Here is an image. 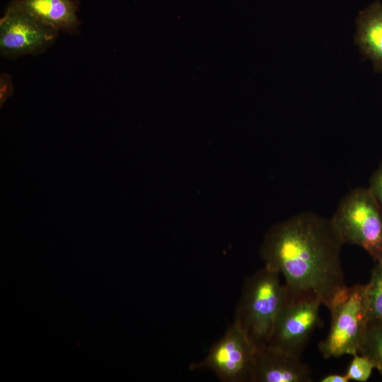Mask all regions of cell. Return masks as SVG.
Instances as JSON below:
<instances>
[{"instance_id":"4","label":"cell","mask_w":382,"mask_h":382,"mask_svg":"<svg viewBox=\"0 0 382 382\" xmlns=\"http://www.w3.org/2000/svg\"><path fill=\"white\" fill-rule=\"evenodd\" d=\"M331 220L344 244L362 248L374 262L382 259V209L368 187L347 194Z\"/></svg>"},{"instance_id":"1","label":"cell","mask_w":382,"mask_h":382,"mask_svg":"<svg viewBox=\"0 0 382 382\" xmlns=\"http://www.w3.org/2000/svg\"><path fill=\"white\" fill-rule=\"evenodd\" d=\"M344 243L331 219L302 212L272 226L260 249L265 267L278 272L291 295L312 294L328 307L346 286Z\"/></svg>"},{"instance_id":"9","label":"cell","mask_w":382,"mask_h":382,"mask_svg":"<svg viewBox=\"0 0 382 382\" xmlns=\"http://www.w3.org/2000/svg\"><path fill=\"white\" fill-rule=\"evenodd\" d=\"M356 27L354 42L361 54L375 71L382 72V4L376 1L360 11Z\"/></svg>"},{"instance_id":"14","label":"cell","mask_w":382,"mask_h":382,"mask_svg":"<svg viewBox=\"0 0 382 382\" xmlns=\"http://www.w3.org/2000/svg\"><path fill=\"white\" fill-rule=\"evenodd\" d=\"M368 188L382 209V160L372 173Z\"/></svg>"},{"instance_id":"12","label":"cell","mask_w":382,"mask_h":382,"mask_svg":"<svg viewBox=\"0 0 382 382\" xmlns=\"http://www.w3.org/2000/svg\"><path fill=\"white\" fill-rule=\"evenodd\" d=\"M359 354L369 357L382 375V322L368 323Z\"/></svg>"},{"instance_id":"3","label":"cell","mask_w":382,"mask_h":382,"mask_svg":"<svg viewBox=\"0 0 382 382\" xmlns=\"http://www.w3.org/2000/svg\"><path fill=\"white\" fill-rule=\"evenodd\" d=\"M328 308L330 330L318 344L323 357L359 354L368 325L366 284L346 285L335 295Z\"/></svg>"},{"instance_id":"13","label":"cell","mask_w":382,"mask_h":382,"mask_svg":"<svg viewBox=\"0 0 382 382\" xmlns=\"http://www.w3.org/2000/svg\"><path fill=\"white\" fill-rule=\"evenodd\" d=\"M345 373L348 378L354 381L365 382L370 378L373 369H376L374 363L367 357L357 354L352 356Z\"/></svg>"},{"instance_id":"6","label":"cell","mask_w":382,"mask_h":382,"mask_svg":"<svg viewBox=\"0 0 382 382\" xmlns=\"http://www.w3.org/2000/svg\"><path fill=\"white\" fill-rule=\"evenodd\" d=\"M257 347L233 322L210 347L207 356L190 366L209 370L222 382H251Z\"/></svg>"},{"instance_id":"8","label":"cell","mask_w":382,"mask_h":382,"mask_svg":"<svg viewBox=\"0 0 382 382\" xmlns=\"http://www.w3.org/2000/svg\"><path fill=\"white\" fill-rule=\"evenodd\" d=\"M311 381V369L300 357L267 345L257 347L251 382Z\"/></svg>"},{"instance_id":"11","label":"cell","mask_w":382,"mask_h":382,"mask_svg":"<svg viewBox=\"0 0 382 382\" xmlns=\"http://www.w3.org/2000/svg\"><path fill=\"white\" fill-rule=\"evenodd\" d=\"M366 284L368 323L382 322V259L374 262Z\"/></svg>"},{"instance_id":"15","label":"cell","mask_w":382,"mask_h":382,"mask_svg":"<svg viewBox=\"0 0 382 382\" xmlns=\"http://www.w3.org/2000/svg\"><path fill=\"white\" fill-rule=\"evenodd\" d=\"M320 382H348L349 379L346 374H330L322 377Z\"/></svg>"},{"instance_id":"10","label":"cell","mask_w":382,"mask_h":382,"mask_svg":"<svg viewBox=\"0 0 382 382\" xmlns=\"http://www.w3.org/2000/svg\"><path fill=\"white\" fill-rule=\"evenodd\" d=\"M12 2L35 18L59 31H75L79 24L73 0H13Z\"/></svg>"},{"instance_id":"5","label":"cell","mask_w":382,"mask_h":382,"mask_svg":"<svg viewBox=\"0 0 382 382\" xmlns=\"http://www.w3.org/2000/svg\"><path fill=\"white\" fill-rule=\"evenodd\" d=\"M322 304L315 295L289 294L267 345L300 357L311 335L323 323L320 316Z\"/></svg>"},{"instance_id":"2","label":"cell","mask_w":382,"mask_h":382,"mask_svg":"<svg viewBox=\"0 0 382 382\" xmlns=\"http://www.w3.org/2000/svg\"><path fill=\"white\" fill-rule=\"evenodd\" d=\"M281 275L264 266L243 284L234 323L257 347L267 345L289 292Z\"/></svg>"},{"instance_id":"7","label":"cell","mask_w":382,"mask_h":382,"mask_svg":"<svg viewBox=\"0 0 382 382\" xmlns=\"http://www.w3.org/2000/svg\"><path fill=\"white\" fill-rule=\"evenodd\" d=\"M57 33L11 1L0 20L1 53L16 57L40 52L54 41Z\"/></svg>"}]
</instances>
